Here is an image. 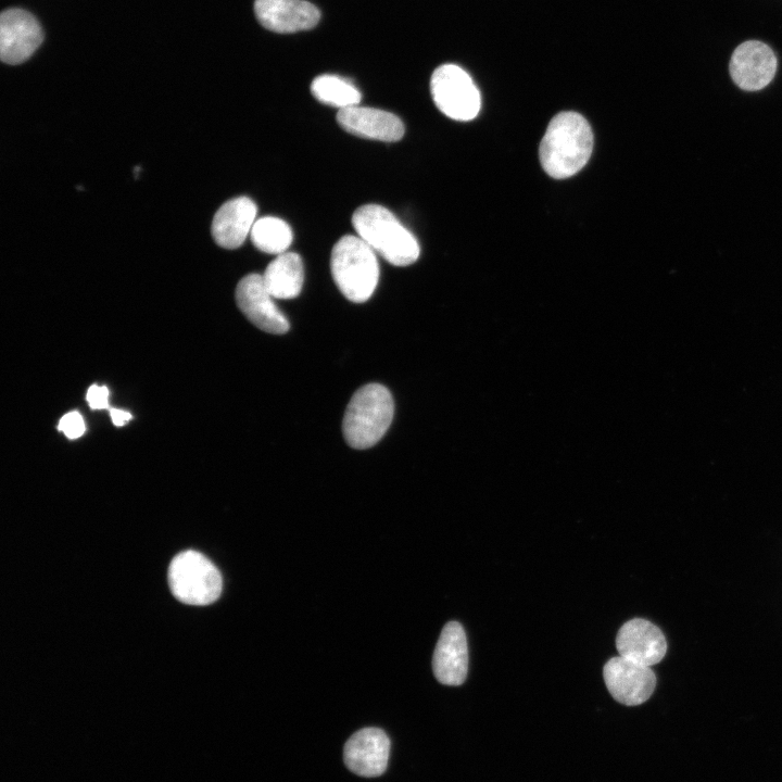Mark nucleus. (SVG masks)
I'll return each instance as SVG.
<instances>
[{
  "instance_id": "39448f33",
  "label": "nucleus",
  "mask_w": 782,
  "mask_h": 782,
  "mask_svg": "<svg viewBox=\"0 0 782 782\" xmlns=\"http://www.w3.org/2000/svg\"><path fill=\"white\" fill-rule=\"evenodd\" d=\"M167 578L173 595L188 605H209L219 597L223 588L218 569L204 555L192 550L184 551L172 559Z\"/></svg>"
},
{
  "instance_id": "7ed1b4c3",
  "label": "nucleus",
  "mask_w": 782,
  "mask_h": 782,
  "mask_svg": "<svg viewBox=\"0 0 782 782\" xmlns=\"http://www.w3.org/2000/svg\"><path fill=\"white\" fill-rule=\"evenodd\" d=\"M394 412L390 391L379 383L360 388L346 406L342 431L346 443L357 450L369 449L387 432Z\"/></svg>"
},
{
  "instance_id": "f257e3e1",
  "label": "nucleus",
  "mask_w": 782,
  "mask_h": 782,
  "mask_svg": "<svg viewBox=\"0 0 782 782\" xmlns=\"http://www.w3.org/2000/svg\"><path fill=\"white\" fill-rule=\"evenodd\" d=\"M593 134L586 119L576 112L555 115L540 144V161L547 175L564 179L577 174L589 161Z\"/></svg>"
},
{
  "instance_id": "ddd939ff",
  "label": "nucleus",
  "mask_w": 782,
  "mask_h": 782,
  "mask_svg": "<svg viewBox=\"0 0 782 782\" xmlns=\"http://www.w3.org/2000/svg\"><path fill=\"white\" fill-rule=\"evenodd\" d=\"M436 679L445 685H461L468 672V645L463 626L447 622L440 634L432 657Z\"/></svg>"
},
{
  "instance_id": "423d86ee",
  "label": "nucleus",
  "mask_w": 782,
  "mask_h": 782,
  "mask_svg": "<svg viewBox=\"0 0 782 782\" xmlns=\"http://www.w3.org/2000/svg\"><path fill=\"white\" fill-rule=\"evenodd\" d=\"M430 91L437 108L450 118L470 121L481 106L480 93L471 77L455 64L434 70Z\"/></svg>"
},
{
  "instance_id": "1a4fd4ad",
  "label": "nucleus",
  "mask_w": 782,
  "mask_h": 782,
  "mask_svg": "<svg viewBox=\"0 0 782 782\" xmlns=\"http://www.w3.org/2000/svg\"><path fill=\"white\" fill-rule=\"evenodd\" d=\"M43 39L38 21L22 9H8L0 16V56L16 65L26 61Z\"/></svg>"
},
{
  "instance_id": "4468645a",
  "label": "nucleus",
  "mask_w": 782,
  "mask_h": 782,
  "mask_svg": "<svg viewBox=\"0 0 782 782\" xmlns=\"http://www.w3.org/2000/svg\"><path fill=\"white\" fill-rule=\"evenodd\" d=\"M254 12L261 25L275 33L311 29L320 18L318 9L304 0H255Z\"/></svg>"
},
{
  "instance_id": "6ab92c4d",
  "label": "nucleus",
  "mask_w": 782,
  "mask_h": 782,
  "mask_svg": "<svg viewBox=\"0 0 782 782\" xmlns=\"http://www.w3.org/2000/svg\"><path fill=\"white\" fill-rule=\"evenodd\" d=\"M253 244L265 253L281 254L292 242V230L282 219L265 216L257 219L251 229Z\"/></svg>"
},
{
  "instance_id": "412c9836",
  "label": "nucleus",
  "mask_w": 782,
  "mask_h": 782,
  "mask_svg": "<svg viewBox=\"0 0 782 782\" xmlns=\"http://www.w3.org/2000/svg\"><path fill=\"white\" fill-rule=\"evenodd\" d=\"M87 402L92 409H104L109 406V390L106 387L92 384L86 395Z\"/></svg>"
},
{
  "instance_id": "4be33fe9",
  "label": "nucleus",
  "mask_w": 782,
  "mask_h": 782,
  "mask_svg": "<svg viewBox=\"0 0 782 782\" xmlns=\"http://www.w3.org/2000/svg\"><path fill=\"white\" fill-rule=\"evenodd\" d=\"M110 416L112 422L117 427L125 425L128 420L131 419L130 413L118 408H110Z\"/></svg>"
},
{
  "instance_id": "f03ea898",
  "label": "nucleus",
  "mask_w": 782,
  "mask_h": 782,
  "mask_svg": "<svg viewBox=\"0 0 782 782\" xmlns=\"http://www.w3.org/2000/svg\"><path fill=\"white\" fill-rule=\"evenodd\" d=\"M352 224L358 237L394 266H407L419 257L416 238L386 207L366 204L355 210Z\"/></svg>"
},
{
  "instance_id": "f3484780",
  "label": "nucleus",
  "mask_w": 782,
  "mask_h": 782,
  "mask_svg": "<svg viewBox=\"0 0 782 782\" xmlns=\"http://www.w3.org/2000/svg\"><path fill=\"white\" fill-rule=\"evenodd\" d=\"M265 286L275 299H293L302 290L304 268L301 256L283 252L273 260L262 275Z\"/></svg>"
},
{
  "instance_id": "dca6fc26",
  "label": "nucleus",
  "mask_w": 782,
  "mask_h": 782,
  "mask_svg": "<svg viewBox=\"0 0 782 782\" xmlns=\"http://www.w3.org/2000/svg\"><path fill=\"white\" fill-rule=\"evenodd\" d=\"M256 205L248 197L225 202L215 213L211 232L215 242L225 249H237L251 232L256 216Z\"/></svg>"
},
{
  "instance_id": "6e6552de",
  "label": "nucleus",
  "mask_w": 782,
  "mask_h": 782,
  "mask_svg": "<svg viewBox=\"0 0 782 782\" xmlns=\"http://www.w3.org/2000/svg\"><path fill=\"white\" fill-rule=\"evenodd\" d=\"M236 301L244 316L258 329L273 335L289 330V321L274 303L262 275L249 274L241 278L236 288Z\"/></svg>"
},
{
  "instance_id": "2eb2a0df",
  "label": "nucleus",
  "mask_w": 782,
  "mask_h": 782,
  "mask_svg": "<svg viewBox=\"0 0 782 782\" xmlns=\"http://www.w3.org/2000/svg\"><path fill=\"white\" fill-rule=\"evenodd\" d=\"M337 122L345 131L371 140L394 142L404 135V125L396 115L374 108L354 105L339 110Z\"/></svg>"
},
{
  "instance_id": "f8f14e48",
  "label": "nucleus",
  "mask_w": 782,
  "mask_h": 782,
  "mask_svg": "<svg viewBox=\"0 0 782 782\" xmlns=\"http://www.w3.org/2000/svg\"><path fill=\"white\" fill-rule=\"evenodd\" d=\"M616 648L619 656L651 667L665 657L667 641L654 623L634 618L623 623L617 632Z\"/></svg>"
},
{
  "instance_id": "9d476101",
  "label": "nucleus",
  "mask_w": 782,
  "mask_h": 782,
  "mask_svg": "<svg viewBox=\"0 0 782 782\" xmlns=\"http://www.w3.org/2000/svg\"><path fill=\"white\" fill-rule=\"evenodd\" d=\"M390 746V739L383 730L373 727L361 729L344 744V765L360 777H379L388 767Z\"/></svg>"
},
{
  "instance_id": "a211bd4d",
  "label": "nucleus",
  "mask_w": 782,
  "mask_h": 782,
  "mask_svg": "<svg viewBox=\"0 0 782 782\" xmlns=\"http://www.w3.org/2000/svg\"><path fill=\"white\" fill-rule=\"evenodd\" d=\"M311 91L319 102L339 110L357 105L362 98L351 81L330 74L317 76L311 85Z\"/></svg>"
},
{
  "instance_id": "9b49d317",
  "label": "nucleus",
  "mask_w": 782,
  "mask_h": 782,
  "mask_svg": "<svg viewBox=\"0 0 782 782\" xmlns=\"http://www.w3.org/2000/svg\"><path fill=\"white\" fill-rule=\"evenodd\" d=\"M729 71L741 89L760 90L772 80L777 71V58L766 43L748 40L736 47L732 53Z\"/></svg>"
},
{
  "instance_id": "aec40b11",
  "label": "nucleus",
  "mask_w": 782,
  "mask_h": 782,
  "mask_svg": "<svg viewBox=\"0 0 782 782\" xmlns=\"http://www.w3.org/2000/svg\"><path fill=\"white\" fill-rule=\"evenodd\" d=\"M85 421L78 412H70L65 414L60 422L59 430L68 439H77L85 432Z\"/></svg>"
},
{
  "instance_id": "0eeeda50",
  "label": "nucleus",
  "mask_w": 782,
  "mask_h": 782,
  "mask_svg": "<svg viewBox=\"0 0 782 782\" xmlns=\"http://www.w3.org/2000/svg\"><path fill=\"white\" fill-rule=\"evenodd\" d=\"M603 677L610 695L626 706L643 704L656 686L651 667L621 656L613 657L605 664Z\"/></svg>"
},
{
  "instance_id": "20e7f679",
  "label": "nucleus",
  "mask_w": 782,
  "mask_h": 782,
  "mask_svg": "<svg viewBox=\"0 0 782 782\" xmlns=\"http://www.w3.org/2000/svg\"><path fill=\"white\" fill-rule=\"evenodd\" d=\"M330 268L341 293L351 302H366L379 280L374 250L360 237L345 235L332 248Z\"/></svg>"
}]
</instances>
